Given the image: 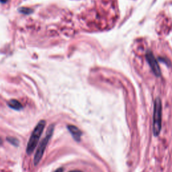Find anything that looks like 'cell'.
Segmentation results:
<instances>
[{
    "label": "cell",
    "instance_id": "cell-1",
    "mask_svg": "<svg viewBox=\"0 0 172 172\" xmlns=\"http://www.w3.org/2000/svg\"><path fill=\"white\" fill-rule=\"evenodd\" d=\"M45 125L46 122L44 121H41L37 124L36 127L34 128L27 144L26 152L28 155H30L34 151L35 148L37 146V144L39 141L40 136H41L42 132H43Z\"/></svg>",
    "mask_w": 172,
    "mask_h": 172
},
{
    "label": "cell",
    "instance_id": "cell-2",
    "mask_svg": "<svg viewBox=\"0 0 172 172\" xmlns=\"http://www.w3.org/2000/svg\"><path fill=\"white\" fill-rule=\"evenodd\" d=\"M162 103L159 98H157L154 102L153 108V131L155 136L159 135L162 127Z\"/></svg>",
    "mask_w": 172,
    "mask_h": 172
},
{
    "label": "cell",
    "instance_id": "cell-3",
    "mask_svg": "<svg viewBox=\"0 0 172 172\" xmlns=\"http://www.w3.org/2000/svg\"><path fill=\"white\" fill-rule=\"evenodd\" d=\"M55 129V125H51L48 127L47 133H46V136H44L43 139L42 140V141L40 142L39 146H38V149H37L36 152L35 153L34 158V164L35 165H37L39 163L40 160L43 156V154L45 151L46 147L49 143L50 139L53 136V132H54Z\"/></svg>",
    "mask_w": 172,
    "mask_h": 172
},
{
    "label": "cell",
    "instance_id": "cell-4",
    "mask_svg": "<svg viewBox=\"0 0 172 172\" xmlns=\"http://www.w3.org/2000/svg\"><path fill=\"white\" fill-rule=\"evenodd\" d=\"M146 59H147V63H149V66L151 67V69L156 76H160L161 75V70L159 66L158 62L155 58L154 55L150 51H148L146 53Z\"/></svg>",
    "mask_w": 172,
    "mask_h": 172
},
{
    "label": "cell",
    "instance_id": "cell-5",
    "mask_svg": "<svg viewBox=\"0 0 172 172\" xmlns=\"http://www.w3.org/2000/svg\"><path fill=\"white\" fill-rule=\"evenodd\" d=\"M67 128L74 139L76 141H79L81 139V136L82 135V132L77 127L73 125H68Z\"/></svg>",
    "mask_w": 172,
    "mask_h": 172
},
{
    "label": "cell",
    "instance_id": "cell-6",
    "mask_svg": "<svg viewBox=\"0 0 172 172\" xmlns=\"http://www.w3.org/2000/svg\"><path fill=\"white\" fill-rule=\"evenodd\" d=\"M7 104H8V106H10L11 108L14 109V110H20L22 109V106L21 103L18 101L16 100H11L10 101H8Z\"/></svg>",
    "mask_w": 172,
    "mask_h": 172
},
{
    "label": "cell",
    "instance_id": "cell-7",
    "mask_svg": "<svg viewBox=\"0 0 172 172\" xmlns=\"http://www.w3.org/2000/svg\"><path fill=\"white\" fill-rule=\"evenodd\" d=\"M7 139L10 143H12V145L15 146H18V143H19V142H18V140L16 139V138H14L13 137H7Z\"/></svg>",
    "mask_w": 172,
    "mask_h": 172
},
{
    "label": "cell",
    "instance_id": "cell-8",
    "mask_svg": "<svg viewBox=\"0 0 172 172\" xmlns=\"http://www.w3.org/2000/svg\"><path fill=\"white\" fill-rule=\"evenodd\" d=\"M63 169L62 167H60V168H58L57 170H55L54 172H63Z\"/></svg>",
    "mask_w": 172,
    "mask_h": 172
},
{
    "label": "cell",
    "instance_id": "cell-9",
    "mask_svg": "<svg viewBox=\"0 0 172 172\" xmlns=\"http://www.w3.org/2000/svg\"><path fill=\"white\" fill-rule=\"evenodd\" d=\"M69 172H83V171H79V170H74V171H69Z\"/></svg>",
    "mask_w": 172,
    "mask_h": 172
},
{
    "label": "cell",
    "instance_id": "cell-10",
    "mask_svg": "<svg viewBox=\"0 0 172 172\" xmlns=\"http://www.w3.org/2000/svg\"><path fill=\"white\" fill-rule=\"evenodd\" d=\"M7 1V0H0V1H1V2H2V3L6 2Z\"/></svg>",
    "mask_w": 172,
    "mask_h": 172
}]
</instances>
